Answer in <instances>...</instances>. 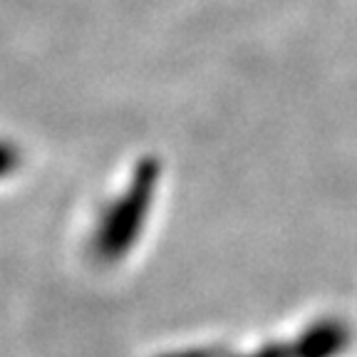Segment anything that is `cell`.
Masks as SVG:
<instances>
[{
	"label": "cell",
	"mask_w": 357,
	"mask_h": 357,
	"mask_svg": "<svg viewBox=\"0 0 357 357\" xmlns=\"http://www.w3.org/2000/svg\"><path fill=\"white\" fill-rule=\"evenodd\" d=\"M17 167V151L8 142H0V176L10 174Z\"/></svg>",
	"instance_id": "2"
},
{
	"label": "cell",
	"mask_w": 357,
	"mask_h": 357,
	"mask_svg": "<svg viewBox=\"0 0 357 357\" xmlns=\"http://www.w3.org/2000/svg\"><path fill=\"white\" fill-rule=\"evenodd\" d=\"M154 164L144 162L129 186V191L122 199L105 213L102 226L95 234V253L97 258L105 261H114L119 258L129 245L134 243V236L139 231L142 221H144L146 206H149L151 186H154Z\"/></svg>",
	"instance_id": "1"
}]
</instances>
